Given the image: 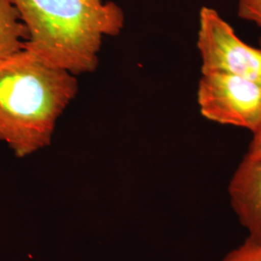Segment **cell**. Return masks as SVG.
<instances>
[{
  "label": "cell",
  "mask_w": 261,
  "mask_h": 261,
  "mask_svg": "<svg viewBox=\"0 0 261 261\" xmlns=\"http://www.w3.org/2000/svg\"><path fill=\"white\" fill-rule=\"evenodd\" d=\"M77 91L76 75L25 48L0 60V142L18 158L47 148Z\"/></svg>",
  "instance_id": "1"
},
{
  "label": "cell",
  "mask_w": 261,
  "mask_h": 261,
  "mask_svg": "<svg viewBox=\"0 0 261 261\" xmlns=\"http://www.w3.org/2000/svg\"><path fill=\"white\" fill-rule=\"evenodd\" d=\"M28 31L25 49L73 75L98 68L103 39L120 34L125 15L103 0H12Z\"/></svg>",
  "instance_id": "2"
},
{
  "label": "cell",
  "mask_w": 261,
  "mask_h": 261,
  "mask_svg": "<svg viewBox=\"0 0 261 261\" xmlns=\"http://www.w3.org/2000/svg\"><path fill=\"white\" fill-rule=\"evenodd\" d=\"M201 115L253 134L261 126V84L224 73H201L197 86Z\"/></svg>",
  "instance_id": "3"
},
{
  "label": "cell",
  "mask_w": 261,
  "mask_h": 261,
  "mask_svg": "<svg viewBox=\"0 0 261 261\" xmlns=\"http://www.w3.org/2000/svg\"><path fill=\"white\" fill-rule=\"evenodd\" d=\"M196 46L201 73H224L261 84V48L245 43L214 8L199 11Z\"/></svg>",
  "instance_id": "4"
},
{
  "label": "cell",
  "mask_w": 261,
  "mask_h": 261,
  "mask_svg": "<svg viewBox=\"0 0 261 261\" xmlns=\"http://www.w3.org/2000/svg\"><path fill=\"white\" fill-rule=\"evenodd\" d=\"M227 192L247 237L261 241V152H247L234 171Z\"/></svg>",
  "instance_id": "5"
},
{
  "label": "cell",
  "mask_w": 261,
  "mask_h": 261,
  "mask_svg": "<svg viewBox=\"0 0 261 261\" xmlns=\"http://www.w3.org/2000/svg\"><path fill=\"white\" fill-rule=\"evenodd\" d=\"M28 31L12 0H0V60L25 48Z\"/></svg>",
  "instance_id": "6"
},
{
  "label": "cell",
  "mask_w": 261,
  "mask_h": 261,
  "mask_svg": "<svg viewBox=\"0 0 261 261\" xmlns=\"http://www.w3.org/2000/svg\"><path fill=\"white\" fill-rule=\"evenodd\" d=\"M222 261H261V241L247 237L244 242L227 252Z\"/></svg>",
  "instance_id": "7"
},
{
  "label": "cell",
  "mask_w": 261,
  "mask_h": 261,
  "mask_svg": "<svg viewBox=\"0 0 261 261\" xmlns=\"http://www.w3.org/2000/svg\"><path fill=\"white\" fill-rule=\"evenodd\" d=\"M237 15L261 28V0H237Z\"/></svg>",
  "instance_id": "8"
},
{
  "label": "cell",
  "mask_w": 261,
  "mask_h": 261,
  "mask_svg": "<svg viewBox=\"0 0 261 261\" xmlns=\"http://www.w3.org/2000/svg\"><path fill=\"white\" fill-rule=\"evenodd\" d=\"M249 150L254 152H261V126L252 134V140Z\"/></svg>",
  "instance_id": "9"
},
{
  "label": "cell",
  "mask_w": 261,
  "mask_h": 261,
  "mask_svg": "<svg viewBox=\"0 0 261 261\" xmlns=\"http://www.w3.org/2000/svg\"><path fill=\"white\" fill-rule=\"evenodd\" d=\"M259 47L261 48V37L260 39H259Z\"/></svg>",
  "instance_id": "10"
}]
</instances>
